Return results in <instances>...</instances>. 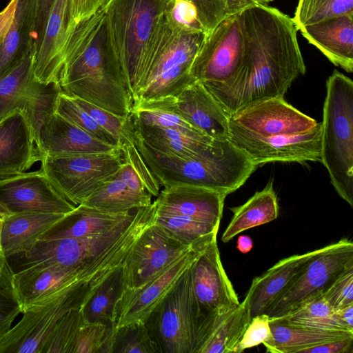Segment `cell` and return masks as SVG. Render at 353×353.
Wrapping results in <instances>:
<instances>
[{
  "label": "cell",
  "mask_w": 353,
  "mask_h": 353,
  "mask_svg": "<svg viewBox=\"0 0 353 353\" xmlns=\"http://www.w3.org/2000/svg\"><path fill=\"white\" fill-rule=\"evenodd\" d=\"M321 295L334 310L353 304V266L340 275Z\"/></svg>",
  "instance_id": "7bdbcfd3"
},
{
  "label": "cell",
  "mask_w": 353,
  "mask_h": 353,
  "mask_svg": "<svg viewBox=\"0 0 353 353\" xmlns=\"http://www.w3.org/2000/svg\"><path fill=\"white\" fill-rule=\"evenodd\" d=\"M31 124L43 156L106 152L120 148L96 139L55 111L41 115Z\"/></svg>",
  "instance_id": "44dd1931"
},
{
  "label": "cell",
  "mask_w": 353,
  "mask_h": 353,
  "mask_svg": "<svg viewBox=\"0 0 353 353\" xmlns=\"http://www.w3.org/2000/svg\"><path fill=\"white\" fill-rule=\"evenodd\" d=\"M321 123L292 134L263 137L229 119L228 139L243 151L256 167L272 162H321Z\"/></svg>",
  "instance_id": "4fadbf2b"
},
{
  "label": "cell",
  "mask_w": 353,
  "mask_h": 353,
  "mask_svg": "<svg viewBox=\"0 0 353 353\" xmlns=\"http://www.w3.org/2000/svg\"><path fill=\"white\" fill-rule=\"evenodd\" d=\"M227 195L190 184L164 186L154 201L156 210L185 215L220 224Z\"/></svg>",
  "instance_id": "7402d4cb"
},
{
  "label": "cell",
  "mask_w": 353,
  "mask_h": 353,
  "mask_svg": "<svg viewBox=\"0 0 353 353\" xmlns=\"http://www.w3.org/2000/svg\"><path fill=\"white\" fill-rule=\"evenodd\" d=\"M244 53L240 12L226 15L205 38L194 59L191 74L205 84H225L239 72Z\"/></svg>",
  "instance_id": "8fae6325"
},
{
  "label": "cell",
  "mask_w": 353,
  "mask_h": 353,
  "mask_svg": "<svg viewBox=\"0 0 353 353\" xmlns=\"http://www.w3.org/2000/svg\"><path fill=\"white\" fill-rule=\"evenodd\" d=\"M169 10L160 19L145 50L134 104L174 96L195 81L191 67L205 33L178 25Z\"/></svg>",
  "instance_id": "3957f363"
},
{
  "label": "cell",
  "mask_w": 353,
  "mask_h": 353,
  "mask_svg": "<svg viewBox=\"0 0 353 353\" xmlns=\"http://www.w3.org/2000/svg\"><path fill=\"white\" fill-rule=\"evenodd\" d=\"M115 330L114 352H162L157 343L152 339L145 323H132Z\"/></svg>",
  "instance_id": "60d3db41"
},
{
  "label": "cell",
  "mask_w": 353,
  "mask_h": 353,
  "mask_svg": "<svg viewBox=\"0 0 353 353\" xmlns=\"http://www.w3.org/2000/svg\"><path fill=\"white\" fill-rule=\"evenodd\" d=\"M192 245H184L154 221L137 241L123 265L121 292L141 286Z\"/></svg>",
  "instance_id": "2e32d148"
},
{
  "label": "cell",
  "mask_w": 353,
  "mask_h": 353,
  "mask_svg": "<svg viewBox=\"0 0 353 353\" xmlns=\"http://www.w3.org/2000/svg\"><path fill=\"white\" fill-rule=\"evenodd\" d=\"M43 157L24 109L0 118V179L25 172Z\"/></svg>",
  "instance_id": "d6986e66"
},
{
  "label": "cell",
  "mask_w": 353,
  "mask_h": 353,
  "mask_svg": "<svg viewBox=\"0 0 353 353\" xmlns=\"http://www.w3.org/2000/svg\"><path fill=\"white\" fill-rule=\"evenodd\" d=\"M135 214L120 228L105 234L81 239H38L25 250L8 256V267L15 274L37 265L79 266L90 263L122 239Z\"/></svg>",
  "instance_id": "30bf717a"
},
{
  "label": "cell",
  "mask_w": 353,
  "mask_h": 353,
  "mask_svg": "<svg viewBox=\"0 0 353 353\" xmlns=\"http://www.w3.org/2000/svg\"><path fill=\"white\" fill-rule=\"evenodd\" d=\"M135 133L152 150L179 157H190L200 153L212 141L203 135H194L181 131L142 123L130 114Z\"/></svg>",
  "instance_id": "4316f807"
},
{
  "label": "cell",
  "mask_w": 353,
  "mask_h": 353,
  "mask_svg": "<svg viewBox=\"0 0 353 353\" xmlns=\"http://www.w3.org/2000/svg\"><path fill=\"white\" fill-rule=\"evenodd\" d=\"M217 234L199 242L179 256L141 286L121 292L115 307L113 327L145 323L166 295Z\"/></svg>",
  "instance_id": "7c38bea8"
},
{
  "label": "cell",
  "mask_w": 353,
  "mask_h": 353,
  "mask_svg": "<svg viewBox=\"0 0 353 353\" xmlns=\"http://www.w3.org/2000/svg\"><path fill=\"white\" fill-rule=\"evenodd\" d=\"M72 97L102 128L115 138L120 148L124 144L134 142V130L130 115L128 117L118 116L85 100Z\"/></svg>",
  "instance_id": "ab89813d"
},
{
  "label": "cell",
  "mask_w": 353,
  "mask_h": 353,
  "mask_svg": "<svg viewBox=\"0 0 353 353\" xmlns=\"http://www.w3.org/2000/svg\"><path fill=\"white\" fill-rule=\"evenodd\" d=\"M205 34L209 33L227 15L223 0H190Z\"/></svg>",
  "instance_id": "7dc6e473"
},
{
  "label": "cell",
  "mask_w": 353,
  "mask_h": 353,
  "mask_svg": "<svg viewBox=\"0 0 353 353\" xmlns=\"http://www.w3.org/2000/svg\"><path fill=\"white\" fill-rule=\"evenodd\" d=\"M334 65L353 71V15L330 18L299 30Z\"/></svg>",
  "instance_id": "d4e9b609"
},
{
  "label": "cell",
  "mask_w": 353,
  "mask_h": 353,
  "mask_svg": "<svg viewBox=\"0 0 353 353\" xmlns=\"http://www.w3.org/2000/svg\"><path fill=\"white\" fill-rule=\"evenodd\" d=\"M174 1L109 0L103 6L110 39L133 104L145 50Z\"/></svg>",
  "instance_id": "5b68a950"
},
{
  "label": "cell",
  "mask_w": 353,
  "mask_h": 353,
  "mask_svg": "<svg viewBox=\"0 0 353 353\" xmlns=\"http://www.w3.org/2000/svg\"><path fill=\"white\" fill-rule=\"evenodd\" d=\"M54 1L55 0H37V16L35 25V46L38 44L42 37L47 19Z\"/></svg>",
  "instance_id": "f5cc1de1"
},
{
  "label": "cell",
  "mask_w": 353,
  "mask_h": 353,
  "mask_svg": "<svg viewBox=\"0 0 353 353\" xmlns=\"http://www.w3.org/2000/svg\"><path fill=\"white\" fill-rule=\"evenodd\" d=\"M169 14L172 19L181 27L203 31L196 8L190 0H175Z\"/></svg>",
  "instance_id": "c3c4849f"
},
{
  "label": "cell",
  "mask_w": 353,
  "mask_h": 353,
  "mask_svg": "<svg viewBox=\"0 0 353 353\" xmlns=\"http://www.w3.org/2000/svg\"><path fill=\"white\" fill-rule=\"evenodd\" d=\"M230 210L233 216L222 235L223 243H228L241 232L276 219L279 207L272 181L245 203Z\"/></svg>",
  "instance_id": "f546056e"
},
{
  "label": "cell",
  "mask_w": 353,
  "mask_h": 353,
  "mask_svg": "<svg viewBox=\"0 0 353 353\" xmlns=\"http://www.w3.org/2000/svg\"><path fill=\"white\" fill-rule=\"evenodd\" d=\"M62 91L128 117L133 100L113 48L105 13L76 23L65 45L59 77Z\"/></svg>",
  "instance_id": "7a4b0ae2"
},
{
  "label": "cell",
  "mask_w": 353,
  "mask_h": 353,
  "mask_svg": "<svg viewBox=\"0 0 353 353\" xmlns=\"http://www.w3.org/2000/svg\"><path fill=\"white\" fill-rule=\"evenodd\" d=\"M273 0H223L226 14L241 12L244 8L254 4H267Z\"/></svg>",
  "instance_id": "11a10c76"
},
{
  "label": "cell",
  "mask_w": 353,
  "mask_h": 353,
  "mask_svg": "<svg viewBox=\"0 0 353 353\" xmlns=\"http://www.w3.org/2000/svg\"><path fill=\"white\" fill-rule=\"evenodd\" d=\"M65 214L23 213L6 216L1 235L4 257L25 250Z\"/></svg>",
  "instance_id": "83f0119b"
},
{
  "label": "cell",
  "mask_w": 353,
  "mask_h": 353,
  "mask_svg": "<svg viewBox=\"0 0 353 353\" xmlns=\"http://www.w3.org/2000/svg\"><path fill=\"white\" fill-rule=\"evenodd\" d=\"M253 247V241L248 235H241L238 238L236 248L243 254L249 252Z\"/></svg>",
  "instance_id": "6f0895ef"
},
{
  "label": "cell",
  "mask_w": 353,
  "mask_h": 353,
  "mask_svg": "<svg viewBox=\"0 0 353 353\" xmlns=\"http://www.w3.org/2000/svg\"><path fill=\"white\" fill-rule=\"evenodd\" d=\"M175 113L212 139H228L229 116L203 83L195 81L174 96L133 105Z\"/></svg>",
  "instance_id": "9a60e30c"
},
{
  "label": "cell",
  "mask_w": 353,
  "mask_h": 353,
  "mask_svg": "<svg viewBox=\"0 0 353 353\" xmlns=\"http://www.w3.org/2000/svg\"><path fill=\"white\" fill-rule=\"evenodd\" d=\"M75 208L41 169L0 179V214L3 216L23 213L66 214Z\"/></svg>",
  "instance_id": "5bb4252c"
},
{
  "label": "cell",
  "mask_w": 353,
  "mask_h": 353,
  "mask_svg": "<svg viewBox=\"0 0 353 353\" xmlns=\"http://www.w3.org/2000/svg\"><path fill=\"white\" fill-rule=\"evenodd\" d=\"M272 336L263 345L272 353H301L303 350L353 336V332H328L296 327L270 318Z\"/></svg>",
  "instance_id": "f1b7e54d"
},
{
  "label": "cell",
  "mask_w": 353,
  "mask_h": 353,
  "mask_svg": "<svg viewBox=\"0 0 353 353\" xmlns=\"http://www.w3.org/2000/svg\"><path fill=\"white\" fill-rule=\"evenodd\" d=\"M109 0H71L72 14L75 23L83 21L101 9Z\"/></svg>",
  "instance_id": "681fc988"
},
{
  "label": "cell",
  "mask_w": 353,
  "mask_h": 353,
  "mask_svg": "<svg viewBox=\"0 0 353 353\" xmlns=\"http://www.w3.org/2000/svg\"><path fill=\"white\" fill-rule=\"evenodd\" d=\"M229 119L243 128L263 137L301 133L314 128L318 123L287 103L283 97L254 103Z\"/></svg>",
  "instance_id": "ac0fdd59"
},
{
  "label": "cell",
  "mask_w": 353,
  "mask_h": 353,
  "mask_svg": "<svg viewBox=\"0 0 353 353\" xmlns=\"http://www.w3.org/2000/svg\"><path fill=\"white\" fill-rule=\"evenodd\" d=\"M272 336L270 317L259 314L252 317L233 353H241L246 349L263 344Z\"/></svg>",
  "instance_id": "ee69618b"
},
{
  "label": "cell",
  "mask_w": 353,
  "mask_h": 353,
  "mask_svg": "<svg viewBox=\"0 0 353 353\" xmlns=\"http://www.w3.org/2000/svg\"><path fill=\"white\" fill-rule=\"evenodd\" d=\"M117 174L131 190L139 193L148 192L132 166L125 159Z\"/></svg>",
  "instance_id": "816d5d0a"
},
{
  "label": "cell",
  "mask_w": 353,
  "mask_h": 353,
  "mask_svg": "<svg viewBox=\"0 0 353 353\" xmlns=\"http://www.w3.org/2000/svg\"><path fill=\"white\" fill-rule=\"evenodd\" d=\"M244 53L240 70L225 84H205L230 117L265 99L283 97L306 71L297 28L288 15L266 4L240 12Z\"/></svg>",
  "instance_id": "6da1fadb"
},
{
  "label": "cell",
  "mask_w": 353,
  "mask_h": 353,
  "mask_svg": "<svg viewBox=\"0 0 353 353\" xmlns=\"http://www.w3.org/2000/svg\"><path fill=\"white\" fill-rule=\"evenodd\" d=\"M21 312V307L12 283V273L7 266L0 276V337L11 328Z\"/></svg>",
  "instance_id": "b9f144b4"
},
{
  "label": "cell",
  "mask_w": 353,
  "mask_h": 353,
  "mask_svg": "<svg viewBox=\"0 0 353 353\" xmlns=\"http://www.w3.org/2000/svg\"><path fill=\"white\" fill-rule=\"evenodd\" d=\"M121 148L124 153V159L134 168L142 181L146 190L153 196L160 192V185L139 154L134 142L123 145Z\"/></svg>",
  "instance_id": "bcb514c9"
},
{
  "label": "cell",
  "mask_w": 353,
  "mask_h": 353,
  "mask_svg": "<svg viewBox=\"0 0 353 353\" xmlns=\"http://www.w3.org/2000/svg\"><path fill=\"white\" fill-rule=\"evenodd\" d=\"M100 284H84L31 305L18 323L0 337V353H41L59 320L81 308Z\"/></svg>",
  "instance_id": "52a82bcc"
},
{
  "label": "cell",
  "mask_w": 353,
  "mask_h": 353,
  "mask_svg": "<svg viewBox=\"0 0 353 353\" xmlns=\"http://www.w3.org/2000/svg\"><path fill=\"white\" fill-rule=\"evenodd\" d=\"M321 248L280 260L263 274L255 277L243 301L251 319L265 314L271 303L294 280Z\"/></svg>",
  "instance_id": "603a6c76"
},
{
  "label": "cell",
  "mask_w": 353,
  "mask_h": 353,
  "mask_svg": "<svg viewBox=\"0 0 353 353\" xmlns=\"http://www.w3.org/2000/svg\"><path fill=\"white\" fill-rule=\"evenodd\" d=\"M277 319L296 327L328 332H353L340 322L335 310L321 294L307 299L295 310Z\"/></svg>",
  "instance_id": "d6a6232c"
},
{
  "label": "cell",
  "mask_w": 353,
  "mask_h": 353,
  "mask_svg": "<svg viewBox=\"0 0 353 353\" xmlns=\"http://www.w3.org/2000/svg\"><path fill=\"white\" fill-rule=\"evenodd\" d=\"M321 123V162L338 194L353 207V81L337 70L326 81Z\"/></svg>",
  "instance_id": "277c9868"
},
{
  "label": "cell",
  "mask_w": 353,
  "mask_h": 353,
  "mask_svg": "<svg viewBox=\"0 0 353 353\" xmlns=\"http://www.w3.org/2000/svg\"><path fill=\"white\" fill-rule=\"evenodd\" d=\"M335 314L340 322L348 330L353 332V304L336 309Z\"/></svg>",
  "instance_id": "9f6ffc18"
},
{
  "label": "cell",
  "mask_w": 353,
  "mask_h": 353,
  "mask_svg": "<svg viewBox=\"0 0 353 353\" xmlns=\"http://www.w3.org/2000/svg\"><path fill=\"white\" fill-rule=\"evenodd\" d=\"M37 0H17L14 14L0 48V77L35 47Z\"/></svg>",
  "instance_id": "484cf974"
},
{
  "label": "cell",
  "mask_w": 353,
  "mask_h": 353,
  "mask_svg": "<svg viewBox=\"0 0 353 353\" xmlns=\"http://www.w3.org/2000/svg\"><path fill=\"white\" fill-rule=\"evenodd\" d=\"M3 218L4 216L0 214V257L5 258L3 252H2V246H1V235L3 230Z\"/></svg>",
  "instance_id": "680465c9"
},
{
  "label": "cell",
  "mask_w": 353,
  "mask_h": 353,
  "mask_svg": "<svg viewBox=\"0 0 353 353\" xmlns=\"http://www.w3.org/2000/svg\"><path fill=\"white\" fill-rule=\"evenodd\" d=\"M341 15H353V0H299L292 20L299 30Z\"/></svg>",
  "instance_id": "8d00e7d4"
},
{
  "label": "cell",
  "mask_w": 353,
  "mask_h": 353,
  "mask_svg": "<svg viewBox=\"0 0 353 353\" xmlns=\"http://www.w3.org/2000/svg\"><path fill=\"white\" fill-rule=\"evenodd\" d=\"M6 268L7 265L5 261V258L0 257V276L2 275Z\"/></svg>",
  "instance_id": "91938a15"
},
{
  "label": "cell",
  "mask_w": 353,
  "mask_h": 353,
  "mask_svg": "<svg viewBox=\"0 0 353 353\" xmlns=\"http://www.w3.org/2000/svg\"><path fill=\"white\" fill-rule=\"evenodd\" d=\"M17 3V0H10L7 6L0 11V48L13 19Z\"/></svg>",
  "instance_id": "db71d44e"
},
{
  "label": "cell",
  "mask_w": 353,
  "mask_h": 353,
  "mask_svg": "<svg viewBox=\"0 0 353 353\" xmlns=\"http://www.w3.org/2000/svg\"><path fill=\"white\" fill-rule=\"evenodd\" d=\"M250 320L249 308L243 301L217 326L199 353H233Z\"/></svg>",
  "instance_id": "e575fe53"
},
{
  "label": "cell",
  "mask_w": 353,
  "mask_h": 353,
  "mask_svg": "<svg viewBox=\"0 0 353 353\" xmlns=\"http://www.w3.org/2000/svg\"><path fill=\"white\" fill-rule=\"evenodd\" d=\"M152 195L129 188L116 173L82 205L106 212H124L149 206Z\"/></svg>",
  "instance_id": "4dcf8cb0"
},
{
  "label": "cell",
  "mask_w": 353,
  "mask_h": 353,
  "mask_svg": "<svg viewBox=\"0 0 353 353\" xmlns=\"http://www.w3.org/2000/svg\"><path fill=\"white\" fill-rule=\"evenodd\" d=\"M55 112L74 123L96 139L110 145L119 147L118 141L102 128L94 119L82 108L74 98L62 90L58 95Z\"/></svg>",
  "instance_id": "74e56055"
},
{
  "label": "cell",
  "mask_w": 353,
  "mask_h": 353,
  "mask_svg": "<svg viewBox=\"0 0 353 353\" xmlns=\"http://www.w3.org/2000/svg\"><path fill=\"white\" fill-rule=\"evenodd\" d=\"M353 266V243L347 238L323 247L294 280L271 303L265 314L282 317L322 293Z\"/></svg>",
  "instance_id": "9c48e42d"
},
{
  "label": "cell",
  "mask_w": 353,
  "mask_h": 353,
  "mask_svg": "<svg viewBox=\"0 0 353 353\" xmlns=\"http://www.w3.org/2000/svg\"><path fill=\"white\" fill-rule=\"evenodd\" d=\"M34 50L0 77V118L14 109H21L26 101L36 82L32 72Z\"/></svg>",
  "instance_id": "1f68e13d"
},
{
  "label": "cell",
  "mask_w": 353,
  "mask_h": 353,
  "mask_svg": "<svg viewBox=\"0 0 353 353\" xmlns=\"http://www.w3.org/2000/svg\"><path fill=\"white\" fill-rule=\"evenodd\" d=\"M109 327L102 323H85L77 336L73 353H99Z\"/></svg>",
  "instance_id": "f6af8a7d"
},
{
  "label": "cell",
  "mask_w": 353,
  "mask_h": 353,
  "mask_svg": "<svg viewBox=\"0 0 353 353\" xmlns=\"http://www.w3.org/2000/svg\"><path fill=\"white\" fill-rule=\"evenodd\" d=\"M193 290L199 303L201 323L216 315H224L240 303L223 267L214 236L190 268Z\"/></svg>",
  "instance_id": "e0dca14e"
},
{
  "label": "cell",
  "mask_w": 353,
  "mask_h": 353,
  "mask_svg": "<svg viewBox=\"0 0 353 353\" xmlns=\"http://www.w3.org/2000/svg\"><path fill=\"white\" fill-rule=\"evenodd\" d=\"M74 23L71 0H55L34 50L32 72L37 82L59 84L64 48Z\"/></svg>",
  "instance_id": "ffe728a7"
},
{
  "label": "cell",
  "mask_w": 353,
  "mask_h": 353,
  "mask_svg": "<svg viewBox=\"0 0 353 353\" xmlns=\"http://www.w3.org/2000/svg\"><path fill=\"white\" fill-rule=\"evenodd\" d=\"M353 336L341 339L303 350L301 353H352Z\"/></svg>",
  "instance_id": "f907efd6"
},
{
  "label": "cell",
  "mask_w": 353,
  "mask_h": 353,
  "mask_svg": "<svg viewBox=\"0 0 353 353\" xmlns=\"http://www.w3.org/2000/svg\"><path fill=\"white\" fill-rule=\"evenodd\" d=\"M136 210L106 212L80 204L51 225L39 239H81L105 234L128 222Z\"/></svg>",
  "instance_id": "cb8c5ba5"
},
{
  "label": "cell",
  "mask_w": 353,
  "mask_h": 353,
  "mask_svg": "<svg viewBox=\"0 0 353 353\" xmlns=\"http://www.w3.org/2000/svg\"><path fill=\"white\" fill-rule=\"evenodd\" d=\"M124 162L121 148L106 152L43 156L41 170L68 201L77 206L110 179Z\"/></svg>",
  "instance_id": "8992f818"
},
{
  "label": "cell",
  "mask_w": 353,
  "mask_h": 353,
  "mask_svg": "<svg viewBox=\"0 0 353 353\" xmlns=\"http://www.w3.org/2000/svg\"><path fill=\"white\" fill-rule=\"evenodd\" d=\"M155 222L186 245L210 239L217 234L220 225L185 215L157 210Z\"/></svg>",
  "instance_id": "d590c367"
},
{
  "label": "cell",
  "mask_w": 353,
  "mask_h": 353,
  "mask_svg": "<svg viewBox=\"0 0 353 353\" xmlns=\"http://www.w3.org/2000/svg\"><path fill=\"white\" fill-rule=\"evenodd\" d=\"M122 268L107 277L80 308L85 323H102L113 327L116 303L123 288Z\"/></svg>",
  "instance_id": "836d02e7"
},
{
  "label": "cell",
  "mask_w": 353,
  "mask_h": 353,
  "mask_svg": "<svg viewBox=\"0 0 353 353\" xmlns=\"http://www.w3.org/2000/svg\"><path fill=\"white\" fill-rule=\"evenodd\" d=\"M190 268L150 316L154 320L152 337L162 352L194 353L201 312Z\"/></svg>",
  "instance_id": "ba28073f"
},
{
  "label": "cell",
  "mask_w": 353,
  "mask_h": 353,
  "mask_svg": "<svg viewBox=\"0 0 353 353\" xmlns=\"http://www.w3.org/2000/svg\"><path fill=\"white\" fill-rule=\"evenodd\" d=\"M84 324L81 309L65 313L56 324L41 353H73L77 336Z\"/></svg>",
  "instance_id": "f35d334b"
}]
</instances>
